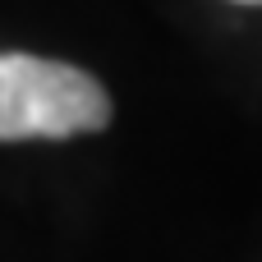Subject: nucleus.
<instances>
[{
	"instance_id": "1",
	"label": "nucleus",
	"mask_w": 262,
	"mask_h": 262,
	"mask_svg": "<svg viewBox=\"0 0 262 262\" xmlns=\"http://www.w3.org/2000/svg\"><path fill=\"white\" fill-rule=\"evenodd\" d=\"M106 124L111 97L92 74L41 55H0V143L74 138Z\"/></svg>"
},
{
	"instance_id": "2",
	"label": "nucleus",
	"mask_w": 262,
	"mask_h": 262,
	"mask_svg": "<svg viewBox=\"0 0 262 262\" xmlns=\"http://www.w3.org/2000/svg\"><path fill=\"white\" fill-rule=\"evenodd\" d=\"M239 5H262V0H239Z\"/></svg>"
}]
</instances>
